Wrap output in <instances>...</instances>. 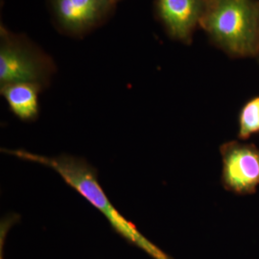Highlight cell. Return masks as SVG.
<instances>
[{"instance_id": "8", "label": "cell", "mask_w": 259, "mask_h": 259, "mask_svg": "<svg viewBox=\"0 0 259 259\" xmlns=\"http://www.w3.org/2000/svg\"><path fill=\"white\" fill-rule=\"evenodd\" d=\"M259 135V95L248 99L238 113V133L240 141Z\"/></svg>"}, {"instance_id": "9", "label": "cell", "mask_w": 259, "mask_h": 259, "mask_svg": "<svg viewBox=\"0 0 259 259\" xmlns=\"http://www.w3.org/2000/svg\"><path fill=\"white\" fill-rule=\"evenodd\" d=\"M256 61H257V64H258L259 65V53L258 55H257V57H256Z\"/></svg>"}, {"instance_id": "3", "label": "cell", "mask_w": 259, "mask_h": 259, "mask_svg": "<svg viewBox=\"0 0 259 259\" xmlns=\"http://www.w3.org/2000/svg\"><path fill=\"white\" fill-rule=\"evenodd\" d=\"M0 83H36L42 88L50 83L55 65L49 56L1 26L0 31Z\"/></svg>"}, {"instance_id": "10", "label": "cell", "mask_w": 259, "mask_h": 259, "mask_svg": "<svg viewBox=\"0 0 259 259\" xmlns=\"http://www.w3.org/2000/svg\"><path fill=\"white\" fill-rule=\"evenodd\" d=\"M111 1H112V2H113V3H114V2H116V1H117V0H111Z\"/></svg>"}, {"instance_id": "4", "label": "cell", "mask_w": 259, "mask_h": 259, "mask_svg": "<svg viewBox=\"0 0 259 259\" xmlns=\"http://www.w3.org/2000/svg\"><path fill=\"white\" fill-rule=\"evenodd\" d=\"M219 151L223 187L237 196L255 194L259 185V147L254 143L231 140L223 143Z\"/></svg>"}, {"instance_id": "7", "label": "cell", "mask_w": 259, "mask_h": 259, "mask_svg": "<svg viewBox=\"0 0 259 259\" xmlns=\"http://www.w3.org/2000/svg\"><path fill=\"white\" fill-rule=\"evenodd\" d=\"M44 88L30 83H7L1 85V94L11 111L22 121L36 120L38 115V93Z\"/></svg>"}, {"instance_id": "1", "label": "cell", "mask_w": 259, "mask_h": 259, "mask_svg": "<svg viewBox=\"0 0 259 259\" xmlns=\"http://www.w3.org/2000/svg\"><path fill=\"white\" fill-rule=\"evenodd\" d=\"M1 152L53 169L67 185L102 213L110 223L113 232L120 235L129 244L146 252L151 258L174 259L145 237L134 223L126 219L115 208L99 184L97 169L83 157L69 155L48 157L24 150L1 149Z\"/></svg>"}, {"instance_id": "6", "label": "cell", "mask_w": 259, "mask_h": 259, "mask_svg": "<svg viewBox=\"0 0 259 259\" xmlns=\"http://www.w3.org/2000/svg\"><path fill=\"white\" fill-rule=\"evenodd\" d=\"M113 4L111 0H51L58 24L71 34H81L95 26Z\"/></svg>"}, {"instance_id": "2", "label": "cell", "mask_w": 259, "mask_h": 259, "mask_svg": "<svg viewBox=\"0 0 259 259\" xmlns=\"http://www.w3.org/2000/svg\"><path fill=\"white\" fill-rule=\"evenodd\" d=\"M200 27L231 59L259 53V0H207Z\"/></svg>"}, {"instance_id": "5", "label": "cell", "mask_w": 259, "mask_h": 259, "mask_svg": "<svg viewBox=\"0 0 259 259\" xmlns=\"http://www.w3.org/2000/svg\"><path fill=\"white\" fill-rule=\"evenodd\" d=\"M207 0H156L158 19L173 39L191 45Z\"/></svg>"}]
</instances>
